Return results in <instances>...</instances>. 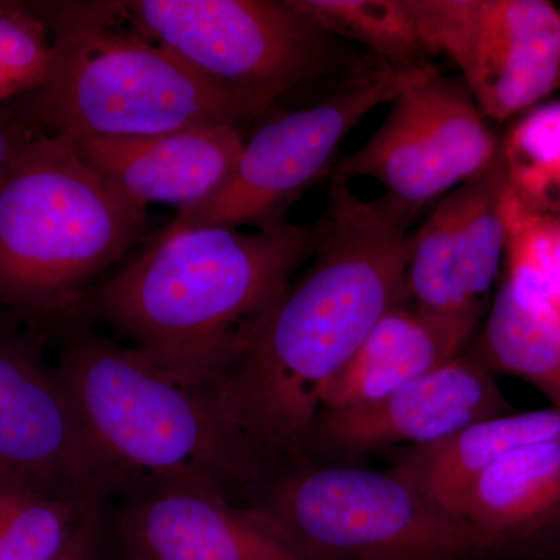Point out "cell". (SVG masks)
<instances>
[{
	"mask_svg": "<svg viewBox=\"0 0 560 560\" xmlns=\"http://www.w3.org/2000/svg\"><path fill=\"white\" fill-rule=\"evenodd\" d=\"M418 213L389 195L363 200L346 180H330L312 264L261 318L232 370L212 388L261 478L280 463L301 458L324 389L377 320L405 301Z\"/></svg>",
	"mask_w": 560,
	"mask_h": 560,
	"instance_id": "obj_1",
	"label": "cell"
},
{
	"mask_svg": "<svg viewBox=\"0 0 560 560\" xmlns=\"http://www.w3.org/2000/svg\"><path fill=\"white\" fill-rule=\"evenodd\" d=\"M320 228H200L151 235L138 259L98 282L73 320L109 327L161 370L213 388L298 270Z\"/></svg>",
	"mask_w": 560,
	"mask_h": 560,
	"instance_id": "obj_2",
	"label": "cell"
},
{
	"mask_svg": "<svg viewBox=\"0 0 560 560\" xmlns=\"http://www.w3.org/2000/svg\"><path fill=\"white\" fill-rule=\"evenodd\" d=\"M145 221V206L81 160L66 136L25 138L0 184V304L75 318Z\"/></svg>",
	"mask_w": 560,
	"mask_h": 560,
	"instance_id": "obj_3",
	"label": "cell"
},
{
	"mask_svg": "<svg viewBox=\"0 0 560 560\" xmlns=\"http://www.w3.org/2000/svg\"><path fill=\"white\" fill-rule=\"evenodd\" d=\"M54 39V65L35 94L50 135L145 138L197 128L243 130L259 110L175 51L114 24L103 2L36 7Z\"/></svg>",
	"mask_w": 560,
	"mask_h": 560,
	"instance_id": "obj_4",
	"label": "cell"
},
{
	"mask_svg": "<svg viewBox=\"0 0 560 560\" xmlns=\"http://www.w3.org/2000/svg\"><path fill=\"white\" fill-rule=\"evenodd\" d=\"M55 371L92 440L130 480L198 475L235 503L261 480L212 388L161 370L84 323L70 327Z\"/></svg>",
	"mask_w": 560,
	"mask_h": 560,
	"instance_id": "obj_5",
	"label": "cell"
},
{
	"mask_svg": "<svg viewBox=\"0 0 560 560\" xmlns=\"http://www.w3.org/2000/svg\"><path fill=\"white\" fill-rule=\"evenodd\" d=\"M305 560H495L470 526L397 475L294 458L243 497Z\"/></svg>",
	"mask_w": 560,
	"mask_h": 560,
	"instance_id": "obj_6",
	"label": "cell"
},
{
	"mask_svg": "<svg viewBox=\"0 0 560 560\" xmlns=\"http://www.w3.org/2000/svg\"><path fill=\"white\" fill-rule=\"evenodd\" d=\"M127 25L267 114L280 95L341 68L338 39L287 0L103 2Z\"/></svg>",
	"mask_w": 560,
	"mask_h": 560,
	"instance_id": "obj_7",
	"label": "cell"
},
{
	"mask_svg": "<svg viewBox=\"0 0 560 560\" xmlns=\"http://www.w3.org/2000/svg\"><path fill=\"white\" fill-rule=\"evenodd\" d=\"M427 69L363 68L323 102L267 121L246 140L230 178L205 200L179 209L158 234L246 224L270 230L289 223L291 205L316 180L329 178L346 136Z\"/></svg>",
	"mask_w": 560,
	"mask_h": 560,
	"instance_id": "obj_8",
	"label": "cell"
},
{
	"mask_svg": "<svg viewBox=\"0 0 560 560\" xmlns=\"http://www.w3.org/2000/svg\"><path fill=\"white\" fill-rule=\"evenodd\" d=\"M389 105L377 131L335 162L329 179L378 180L386 195L420 210L481 175L499 156L500 142L466 84L433 66Z\"/></svg>",
	"mask_w": 560,
	"mask_h": 560,
	"instance_id": "obj_9",
	"label": "cell"
},
{
	"mask_svg": "<svg viewBox=\"0 0 560 560\" xmlns=\"http://www.w3.org/2000/svg\"><path fill=\"white\" fill-rule=\"evenodd\" d=\"M429 55L458 68L478 108L506 120L560 84V10L547 0H405Z\"/></svg>",
	"mask_w": 560,
	"mask_h": 560,
	"instance_id": "obj_10",
	"label": "cell"
},
{
	"mask_svg": "<svg viewBox=\"0 0 560 560\" xmlns=\"http://www.w3.org/2000/svg\"><path fill=\"white\" fill-rule=\"evenodd\" d=\"M0 478L102 510L130 478L109 463L55 368L18 338L0 337Z\"/></svg>",
	"mask_w": 560,
	"mask_h": 560,
	"instance_id": "obj_11",
	"label": "cell"
},
{
	"mask_svg": "<svg viewBox=\"0 0 560 560\" xmlns=\"http://www.w3.org/2000/svg\"><path fill=\"white\" fill-rule=\"evenodd\" d=\"M102 528L110 560H305L198 475L131 478L103 506Z\"/></svg>",
	"mask_w": 560,
	"mask_h": 560,
	"instance_id": "obj_12",
	"label": "cell"
},
{
	"mask_svg": "<svg viewBox=\"0 0 560 560\" xmlns=\"http://www.w3.org/2000/svg\"><path fill=\"white\" fill-rule=\"evenodd\" d=\"M511 412L495 375L464 352L381 399L320 410L301 458L355 464L374 453L434 444L477 420Z\"/></svg>",
	"mask_w": 560,
	"mask_h": 560,
	"instance_id": "obj_13",
	"label": "cell"
},
{
	"mask_svg": "<svg viewBox=\"0 0 560 560\" xmlns=\"http://www.w3.org/2000/svg\"><path fill=\"white\" fill-rule=\"evenodd\" d=\"M504 189L499 153L481 175L438 201L412 232L405 302L444 315L482 316L506 256Z\"/></svg>",
	"mask_w": 560,
	"mask_h": 560,
	"instance_id": "obj_14",
	"label": "cell"
},
{
	"mask_svg": "<svg viewBox=\"0 0 560 560\" xmlns=\"http://www.w3.org/2000/svg\"><path fill=\"white\" fill-rule=\"evenodd\" d=\"M61 136L98 175L145 208L167 202L183 209L205 200L230 178L246 142L234 127L145 138Z\"/></svg>",
	"mask_w": 560,
	"mask_h": 560,
	"instance_id": "obj_15",
	"label": "cell"
},
{
	"mask_svg": "<svg viewBox=\"0 0 560 560\" xmlns=\"http://www.w3.org/2000/svg\"><path fill=\"white\" fill-rule=\"evenodd\" d=\"M478 315H444L401 301L375 324L334 381L320 410L368 404L440 370L466 352Z\"/></svg>",
	"mask_w": 560,
	"mask_h": 560,
	"instance_id": "obj_16",
	"label": "cell"
},
{
	"mask_svg": "<svg viewBox=\"0 0 560 560\" xmlns=\"http://www.w3.org/2000/svg\"><path fill=\"white\" fill-rule=\"evenodd\" d=\"M459 521L495 560L529 559L560 528V438L508 453L471 486Z\"/></svg>",
	"mask_w": 560,
	"mask_h": 560,
	"instance_id": "obj_17",
	"label": "cell"
},
{
	"mask_svg": "<svg viewBox=\"0 0 560 560\" xmlns=\"http://www.w3.org/2000/svg\"><path fill=\"white\" fill-rule=\"evenodd\" d=\"M559 438L560 412L514 411L477 420L434 444L390 451L389 471L459 518L471 486L493 464L525 445Z\"/></svg>",
	"mask_w": 560,
	"mask_h": 560,
	"instance_id": "obj_18",
	"label": "cell"
},
{
	"mask_svg": "<svg viewBox=\"0 0 560 560\" xmlns=\"http://www.w3.org/2000/svg\"><path fill=\"white\" fill-rule=\"evenodd\" d=\"M466 353L490 374L528 382L560 412V313L547 302L504 278L485 329Z\"/></svg>",
	"mask_w": 560,
	"mask_h": 560,
	"instance_id": "obj_19",
	"label": "cell"
},
{
	"mask_svg": "<svg viewBox=\"0 0 560 560\" xmlns=\"http://www.w3.org/2000/svg\"><path fill=\"white\" fill-rule=\"evenodd\" d=\"M324 32L363 44L397 72L431 68L405 0H287Z\"/></svg>",
	"mask_w": 560,
	"mask_h": 560,
	"instance_id": "obj_20",
	"label": "cell"
},
{
	"mask_svg": "<svg viewBox=\"0 0 560 560\" xmlns=\"http://www.w3.org/2000/svg\"><path fill=\"white\" fill-rule=\"evenodd\" d=\"M508 195L537 215L560 217V102L529 109L500 142Z\"/></svg>",
	"mask_w": 560,
	"mask_h": 560,
	"instance_id": "obj_21",
	"label": "cell"
},
{
	"mask_svg": "<svg viewBox=\"0 0 560 560\" xmlns=\"http://www.w3.org/2000/svg\"><path fill=\"white\" fill-rule=\"evenodd\" d=\"M94 511L0 478V560H57Z\"/></svg>",
	"mask_w": 560,
	"mask_h": 560,
	"instance_id": "obj_22",
	"label": "cell"
},
{
	"mask_svg": "<svg viewBox=\"0 0 560 560\" xmlns=\"http://www.w3.org/2000/svg\"><path fill=\"white\" fill-rule=\"evenodd\" d=\"M503 217L508 231L504 278L560 313V217L523 209L506 189Z\"/></svg>",
	"mask_w": 560,
	"mask_h": 560,
	"instance_id": "obj_23",
	"label": "cell"
},
{
	"mask_svg": "<svg viewBox=\"0 0 560 560\" xmlns=\"http://www.w3.org/2000/svg\"><path fill=\"white\" fill-rule=\"evenodd\" d=\"M54 65V39L38 11L0 3V102L38 91Z\"/></svg>",
	"mask_w": 560,
	"mask_h": 560,
	"instance_id": "obj_24",
	"label": "cell"
},
{
	"mask_svg": "<svg viewBox=\"0 0 560 560\" xmlns=\"http://www.w3.org/2000/svg\"><path fill=\"white\" fill-rule=\"evenodd\" d=\"M102 510L91 512L77 525L57 560H103L105 541H103Z\"/></svg>",
	"mask_w": 560,
	"mask_h": 560,
	"instance_id": "obj_25",
	"label": "cell"
},
{
	"mask_svg": "<svg viewBox=\"0 0 560 560\" xmlns=\"http://www.w3.org/2000/svg\"><path fill=\"white\" fill-rule=\"evenodd\" d=\"M20 136L14 135L13 131L7 130L3 125H0V184L5 178L9 172L11 162H13L14 154L20 149L22 140Z\"/></svg>",
	"mask_w": 560,
	"mask_h": 560,
	"instance_id": "obj_26",
	"label": "cell"
},
{
	"mask_svg": "<svg viewBox=\"0 0 560 560\" xmlns=\"http://www.w3.org/2000/svg\"><path fill=\"white\" fill-rule=\"evenodd\" d=\"M530 560H560V528L537 548Z\"/></svg>",
	"mask_w": 560,
	"mask_h": 560,
	"instance_id": "obj_27",
	"label": "cell"
},
{
	"mask_svg": "<svg viewBox=\"0 0 560 560\" xmlns=\"http://www.w3.org/2000/svg\"><path fill=\"white\" fill-rule=\"evenodd\" d=\"M103 541H105V540H103ZM103 560H110L108 552H106V550H105V555H103Z\"/></svg>",
	"mask_w": 560,
	"mask_h": 560,
	"instance_id": "obj_28",
	"label": "cell"
}]
</instances>
